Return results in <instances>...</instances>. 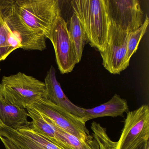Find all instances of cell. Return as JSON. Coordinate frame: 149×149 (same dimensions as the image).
Here are the masks:
<instances>
[{"label": "cell", "instance_id": "6", "mask_svg": "<svg viewBox=\"0 0 149 149\" xmlns=\"http://www.w3.org/2000/svg\"><path fill=\"white\" fill-rule=\"evenodd\" d=\"M0 9L5 21L26 50L42 51L47 48L46 38L33 32L22 21L15 8L14 1L0 0Z\"/></svg>", "mask_w": 149, "mask_h": 149}, {"label": "cell", "instance_id": "12", "mask_svg": "<svg viewBox=\"0 0 149 149\" xmlns=\"http://www.w3.org/2000/svg\"><path fill=\"white\" fill-rule=\"evenodd\" d=\"M28 117L26 109L9 104L0 97V120L4 125L17 131L31 125Z\"/></svg>", "mask_w": 149, "mask_h": 149}, {"label": "cell", "instance_id": "16", "mask_svg": "<svg viewBox=\"0 0 149 149\" xmlns=\"http://www.w3.org/2000/svg\"><path fill=\"white\" fill-rule=\"evenodd\" d=\"M149 23V18L146 15L142 26L136 31L129 33L125 57V63L127 68L132 56L136 52L140 40L146 33Z\"/></svg>", "mask_w": 149, "mask_h": 149}, {"label": "cell", "instance_id": "4", "mask_svg": "<svg viewBox=\"0 0 149 149\" xmlns=\"http://www.w3.org/2000/svg\"><path fill=\"white\" fill-rule=\"evenodd\" d=\"M52 123L82 141L96 143L81 120L46 98H41L31 106Z\"/></svg>", "mask_w": 149, "mask_h": 149}, {"label": "cell", "instance_id": "21", "mask_svg": "<svg viewBox=\"0 0 149 149\" xmlns=\"http://www.w3.org/2000/svg\"><path fill=\"white\" fill-rule=\"evenodd\" d=\"M149 149V141L144 143L138 149Z\"/></svg>", "mask_w": 149, "mask_h": 149}, {"label": "cell", "instance_id": "8", "mask_svg": "<svg viewBox=\"0 0 149 149\" xmlns=\"http://www.w3.org/2000/svg\"><path fill=\"white\" fill-rule=\"evenodd\" d=\"M111 24L131 33L143 22V12L137 0H106Z\"/></svg>", "mask_w": 149, "mask_h": 149}, {"label": "cell", "instance_id": "10", "mask_svg": "<svg viewBox=\"0 0 149 149\" xmlns=\"http://www.w3.org/2000/svg\"><path fill=\"white\" fill-rule=\"evenodd\" d=\"M44 83L46 89L45 98L63 108L82 121L84 116V108L77 106L66 96L56 79V72L54 66H51L47 73Z\"/></svg>", "mask_w": 149, "mask_h": 149}, {"label": "cell", "instance_id": "11", "mask_svg": "<svg viewBox=\"0 0 149 149\" xmlns=\"http://www.w3.org/2000/svg\"><path fill=\"white\" fill-rule=\"evenodd\" d=\"M129 111L127 101L115 94L107 102L92 109L84 110V116L82 119L84 123L94 118L104 117H116L123 116L125 112Z\"/></svg>", "mask_w": 149, "mask_h": 149}, {"label": "cell", "instance_id": "25", "mask_svg": "<svg viewBox=\"0 0 149 149\" xmlns=\"http://www.w3.org/2000/svg\"></svg>", "mask_w": 149, "mask_h": 149}, {"label": "cell", "instance_id": "1", "mask_svg": "<svg viewBox=\"0 0 149 149\" xmlns=\"http://www.w3.org/2000/svg\"><path fill=\"white\" fill-rule=\"evenodd\" d=\"M71 5L90 45L100 53L104 51L111 25L106 0H74Z\"/></svg>", "mask_w": 149, "mask_h": 149}, {"label": "cell", "instance_id": "22", "mask_svg": "<svg viewBox=\"0 0 149 149\" xmlns=\"http://www.w3.org/2000/svg\"><path fill=\"white\" fill-rule=\"evenodd\" d=\"M3 125V123H2V122H1V120H0V129H1V125Z\"/></svg>", "mask_w": 149, "mask_h": 149}, {"label": "cell", "instance_id": "2", "mask_svg": "<svg viewBox=\"0 0 149 149\" xmlns=\"http://www.w3.org/2000/svg\"><path fill=\"white\" fill-rule=\"evenodd\" d=\"M14 5L22 22L33 32L47 39L61 16L57 0H17Z\"/></svg>", "mask_w": 149, "mask_h": 149}, {"label": "cell", "instance_id": "7", "mask_svg": "<svg viewBox=\"0 0 149 149\" xmlns=\"http://www.w3.org/2000/svg\"><path fill=\"white\" fill-rule=\"evenodd\" d=\"M48 39L53 44L61 73L65 74L72 72L78 62L69 35L68 23L61 16L56 20Z\"/></svg>", "mask_w": 149, "mask_h": 149}, {"label": "cell", "instance_id": "23", "mask_svg": "<svg viewBox=\"0 0 149 149\" xmlns=\"http://www.w3.org/2000/svg\"><path fill=\"white\" fill-rule=\"evenodd\" d=\"M1 68H0V71H1Z\"/></svg>", "mask_w": 149, "mask_h": 149}, {"label": "cell", "instance_id": "18", "mask_svg": "<svg viewBox=\"0 0 149 149\" xmlns=\"http://www.w3.org/2000/svg\"><path fill=\"white\" fill-rule=\"evenodd\" d=\"M92 136L98 146V149H115L116 142L108 136L106 129L100 124L93 122L91 123Z\"/></svg>", "mask_w": 149, "mask_h": 149}, {"label": "cell", "instance_id": "3", "mask_svg": "<svg viewBox=\"0 0 149 149\" xmlns=\"http://www.w3.org/2000/svg\"><path fill=\"white\" fill-rule=\"evenodd\" d=\"M46 96L44 82L21 72L3 77L0 83V97L22 109H26Z\"/></svg>", "mask_w": 149, "mask_h": 149}, {"label": "cell", "instance_id": "17", "mask_svg": "<svg viewBox=\"0 0 149 149\" xmlns=\"http://www.w3.org/2000/svg\"><path fill=\"white\" fill-rule=\"evenodd\" d=\"M0 136L6 138L25 149H44L31 139L4 124L0 129Z\"/></svg>", "mask_w": 149, "mask_h": 149}, {"label": "cell", "instance_id": "9", "mask_svg": "<svg viewBox=\"0 0 149 149\" xmlns=\"http://www.w3.org/2000/svg\"><path fill=\"white\" fill-rule=\"evenodd\" d=\"M129 33L111 23L108 43L100 53L104 67L111 74H119L127 68L125 57Z\"/></svg>", "mask_w": 149, "mask_h": 149}, {"label": "cell", "instance_id": "5", "mask_svg": "<svg viewBox=\"0 0 149 149\" xmlns=\"http://www.w3.org/2000/svg\"><path fill=\"white\" fill-rule=\"evenodd\" d=\"M149 107L143 104L127 112L124 125L115 149H138L149 141Z\"/></svg>", "mask_w": 149, "mask_h": 149}, {"label": "cell", "instance_id": "24", "mask_svg": "<svg viewBox=\"0 0 149 149\" xmlns=\"http://www.w3.org/2000/svg\"></svg>", "mask_w": 149, "mask_h": 149}, {"label": "cell", "instance_id": "19", "mask_svg": "<svg viewBox=\"0 0 149 149\" xmlns=\"http://www.w3.org/2000/svg\"><path fill=\"white\" fill-rule=\"evenodd\" d=\"M17 131L38 144L44 149H64L35 131L30 126L19 129Z\"/></svg>", "mask_w": 149, "mask_h": 149}, {"label": "cell", "instance_id": "13", "mask_svg": "<svg viewBox=\"0 0 149 149\" xmlns=\"http://www.w3.org/2000/svg\"><path fill=\"white\" fill-rule=\"evenodd\" d=\"M20 42L5 21L0 9V62L15 49L21 48Z\"/></svg>", "mask_w": 149, "mask_h": 149}, {"label": "cell", "instance_id": "20", "mask_svg": "<svg viewBox=\"0 0 149 149\" xmlns=\"http://www.w3.org/2000/svg\"><path fill=\"white\" fill-rule=\"evenodd\" d=\"M0 139L6 149H25L10 139L2 136H0Z\"/></svg>", "mask_w": 149, "mask_h": 149}, {"label": "cell", "instance_id": "14", "mask_svg": "<svg viewBox=\"0 0 149 149\" xmlns=\"http://www.w3.org/2000/svg\"><path fill=\"white\" fill-rule=\"evenodd\" d=\"M67 23L70 38L74 49L77 62L79 63L82 56L85 43L88 42L86 33L79 19L74 13Z\"/></svg>", "mask_w": 149, "mask_h": 149}, {"label": "cell", "instance_id": "15", "mask_svg": "<svg viewBox=\"0 0 149 149\" xmlns=\"http://www.w3.org/2000/svg\"><path fill=\"white\" fill-rule=\"evenodd\" d=\"M52 124L54 126L58 138L66 149H98L97 142L90 143L82 141Z\"/></svg>", "mask_w": 149, "mask_h": 149}]
</instances>
